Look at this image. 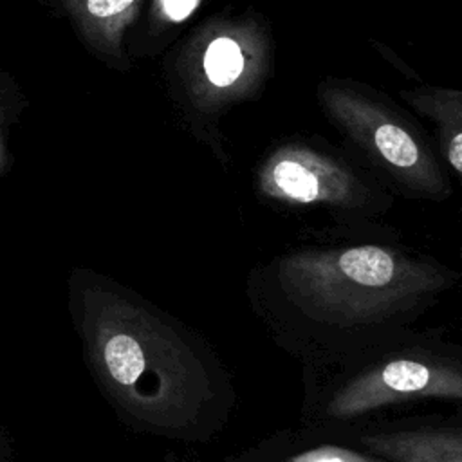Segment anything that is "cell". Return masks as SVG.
Masks as SVG:
<instances>
[{"instance_id":"1","label":"cell","mask_w":462,"mask_h":462,"mask_svg":"<svg viewBox=\"0 0 462 462\" xmlns=\"http://www.w3.org/2000/svg\"><path fill=\"white\" fill-rule=\"evenodd\" d=\"M69 312L105 401L132 430L191 440L218 397L208 356L171 316L132 289L78 267Z\"/></svg>"},{"instance_id":"2","label":"cell","mask_w":462,"mask_h":462,"mask_svg":"<svg viewBox=\"0 0 462 462\" xmlns=\"http://www.w3.org/2000/svg\"><path fill=\"white\" fill-rule=\"evenodd\" d=\"M276 280L307 318L354 327L386 321L457 283L458 274L395 247L359 244L291 251L278 260Z\"/></svg>"},{"instance_id":"3","label":"cell","mask_w":462,"mask_h":462,"mask_svg":"<svg viewBox=\"0 0 462 462\" xmlns=\"http://www.w3.org/2000/svg\"><path fill=\"white\" fill-rule=\"evenodd\" d=\"M273 45L253 14H218L189 34L171 56L170 85L195 130L215 148L211 134L231 106L251 99L271 72Z\"/></svg>"},{"instance_id":"4","label":"cell","mask_w":462,"mask_h":462,"mask_svg":"<svg viewBox=\"0 0 462 462\" xmlns=\"http://www.w3.org/2000/svg\"><path fill=\"white\" fill-rule=\"evenodd\" d=\"M318 101L327 119L408 197L442 200L451 184L422 134L370 88L328 78Z\"/></svg>"},{"instance_id":"5","label":"cell","mask_w":462,"mask_h":462,"mask_svg":"<svg viewBox=\"0 0 462 462\" xmlns=\"http://www.w3.org/2000/svg\"><path fill=\"white\" fill-rule=\"evenodd\" d=\"M258 193L289 208L359 209L374 200V188L346 159L310 143L285 141L260 161Z\"/></svg>"},{"instance_id":"6","label":"cell","mask_w":462,"mask_h":462,"mask_svg":"<svg viewBox=\"0 0 462 462\" xmlns=\"http://www.w3.org/2000/svg\"><path fill=\"white\" fill-rule=\"evenodd\" d=\"M411 399L462 401V366L431 357H393L346 381L325 413L352 419Z\"/></svg>"},{"instance_id":"7","label":"cell","mask_w":462,"mask_h":462,"mask_svg":"<svg viewBox=\"0 0 462 462\" xmlns=\"http://www.w3.org/2000/svg\"><path fill=\"white\" fill-rule=\"evenodd\" d=\"M65 16L85 47L110 69L130 67L125 36L141 16L146 0H45Z\"/></svg>"},{"instance_id":"8","label":"cell","mask_w":462,"mask_h":462,"mask_svg":"<svg viewBox=\"0 0 462 462\" xmlns=\"http://www.w3.org/2000/svg\"><path fill=\"white\" fill-rule=\"evenodd\" d=\"M374 453L392 462H462V428H413L361 437Z\"/></svg>"},{"instance_id":"9","label":"cell","mask_w":462,"mask_h":462,"mask_svg":"<svg viewBox=\"0 0 462 462\" xmlns=\"http://www.w3.org/2000/svg\"><path fill=\"white\" fill-rule=\"evenodd\" d=\"M401 97L433 125L442 157L462 188V90L424 85L402 90Z\"/></svg>"},{"instance_id":"10","label":"cell","mask_w":462,"mask_h":462,"mask_svg":"<svg viewBox=\"0 0 462 462\" xmlns=\"http://www.w3.org/2000/svg\"><path fill=\"white\" fill-rule=\"evenodd\" d=\"M204 0H150L146 29L152 38H161L180 27Z\"/></svg>"},{"instance_id":"11","label":"cell","mask_w":462,"mask_h":462,"mask_svg":"<svg viewBox=\"0 0 462 462\" xmlns=\"http://www.w3.org/2000/svg\"><path fill=\"white\" fill-rule=\"evenodd\" d=\"M22 96L16 88V85L13 83V79L9 76H5L0 70V171L5 161V148H7V134L11 125L14 123V119L20 114L22 108Z\"/></svg>"},{"instance_id":"12","label":"cell","mask_w":462,"mask_h":462,"mask_svg":"<svg viewBox=\"0 0 462 462\" xmlns=\"http://www.w3.org/2000/svg\"><path fill=\"white\" fill-rule=\"evenodd\" d=\"M280 462H392L383 457L366 455L356 449H348L343 446H318L314 449H307L301 453H296L285 460Z\"/></svg>"}]
</instances>
